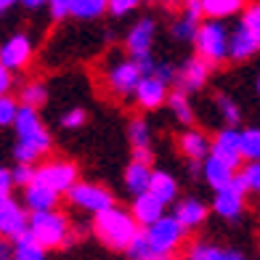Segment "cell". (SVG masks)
I'll return each instance as SVG.
<instances>
[{"label": "cell", "mask_w": 260, "mask_h": 260, "mask_svg": "<svg viewBox=\"0 0 260 260\" xmlns=\"http://www.w3.org/2000/svg\"><path fill=\"white\" fill-rule=\"evenodd\" d=\"M11 127H14V133H16V144H14V159L16 162L38 165L45 154H51L53 136H51V130L45 127L40 109L19 104Z\"/></svg>", "instance_id": "cell-1"}, {"label": "cell", "mask_w": 260, "mask_h": 260, "mask_svg": "<svg viewBox=\"0 0 260 260\" xmlns=\"http://www.w3.org/2000/svg\"><path fill=\"white\" fill-rule=\"evenodd\" d=\"M93 234H96V239L109 247V250H120L125 252V247L130 244L138 236L141 226L136 223V218L130 215V210H122V207H106L101 212L93 215Z\"/></svg>", "instance_id": "cell-2"}, {"label": "cell", "mask_w": 260, "mask_h": 260, "mask_svg": "<svg viewBox=\"0 0 260 260\" xmlns=\"http://www.w3.org/2000/svg\"><path fill=\"white\" fill-rule=\"evenodd\" d=\"M27 234L45 250H61V247L72 244V223L64 212L53 210H40V212H29L27 220Z\"/></svg>", "instance_id": "cell-3"}, {"label": "cell", "mask_w": 260, "mask_h": 260, "mask_svg": "<svg viewBox=\"0 0 260 260\" xmlns=\"http://www.w3.org/2000/svg\"><path fill=\"white\" fill-rule=\"evenodd\" d=\"M191 43L197 48V56L205 58L210 67H220L229 58V29L218 19L199 21L197 35H194Z\"/></svg>", "instance_id": "cell-4"}, {"label": "cell", "mask_w": 260, "mask_h": 260, "mask_svg": "<svg viewBox=\"0 0 260 260\" xmlns=\"http://www.w3.org/2000/svg\"><path fill=\"white\" fill-rule=\"evenodd\" d=\"M141 234H144V239L151 250L159 252V255H168V257H173V252L178 250L186 239V229L175 220V215L157 218L154 223H149V226L141 229Z\"/></svg>", "instance_id": "cell-5"}, {"label": "cell", "mask_w": 260, "mask_h": 260, "mask_svg": "<svg viewBox=\"0 0 260 260\" xmlns=\"http://www.w3.org/2000/svg\"><path fill=\"white\" fill-rule=\"evenodd\" d=\"M32 181L53 188L56 194H67L80 181V168L72 159H45L43 165H35Z\"/></svg>", "instance_id": "cell-6"}, {"label": "cell", "mask_w": 260, "mask_h": 260, "mask_svg": "<svg viewBox=\"0 0 260 260\" xmlns=\"http://www.w3.org/2000/svg\"><path fill=\"white\" fill-rule=\"evenodd\" d=\"M67 199H69L72 207H77L80 212H90V215H96V212L117 205L114 194L109 191V188L101 186V183H90V181H77L67 191Z\"/></svg>", "instance_id": "cell-7"}, {"label": "cell", "mask_w": 260, "mask_h": 260, "mask_svg": "<svg viewBox=\"0 0 260 260\" xmlns=\"http://www.w3.org/2000/svg\"><path fill=\"white\" fill-rule=\"evenodd\" d=\"M247 194H250L247 191V183L242 178V173L236 170L231 183L218 188L215 197H212V212L223 220H239L242 212H244V197Z\"/></svg>", "instance_id": "cell-8"}, {"label": "cell", "mask_w": 260, "mask_h": 260, "mask_svg": "<svg viewBox=\"0 0 260 260\" xmlns=\"http://www.w3.org/2000/svg\"><path fill=\"white\" fill-rule=\"evenodd\" d=\"M141 77H144V75H141L138 64L130 56L117 58V61L106 69V85H109V90L114 93V96H120V99L133 96V90H136Z\"/></svg>", "instance_id": "cell-9"}, {"label": "cell", "mask_w": 260, "mask_h": 260, "mask_svg": "<svg viewBox=\"0 0 260 260\" xmlns=\"http://www.w3.org/2000/svg\"><path fill=\"white\" fill-rule=\"evenodd\" d=\"M32 53H35V43L27 32H16L6 43H0V64L8 67L11 72H19V69L29 67Z\"/></svg>", "instance_id": "cell-10"}, {"label": "cell", "mask_w": 260, "mask_h": 260, "mask_svg": "<svg viewBox=\"0 0 260 260\" xmlns=\"http://www.w3.org/2000/svg\"><path fill=\"white\" fill-rule=\"evenodd\" d=\"M27 220H29V212L24 205L16 202L11 194L0 197V236L14 242L16 236L27 234Z\"/></svg>", "instance_id": "cell-11"}, {"label": "cell", "mask_w": 260, "mask_h": 260, "mask_svg": "<svg viewBox=\"0 0 260 260\" xmlns=\"http://www.w3.org/2000/svg\"><path fill=\"white\" fill-rule=\"evenodd\" d=\"M210 69L212 67L205 61V58L191 56V58H186V61H183L181 69H175V82H173V85L186 90V93H197V90H202L207 85Z\"/></svg>", "instance_id": "cell-12"}, {"label": "cell", "mask_w": 260, "mask_h": 260, "mask_svg": "<svg viewBox=\"0 0 260 260\" xmlns=\"http://www.w3.org/2000/svg\"><path fill=\"white\" fill-rule=\"evenodd\" d=\"M210 154L218 157L229 165V168L239 170L242 168V149H239V130L236 127H223L215 133V138L210 141Z\"/></svg>", "instance_id": "cell-13"}, {"label": "cell", "mask_w": 260, "mask_h": 260, "mask_svg": "<svg viewBox=\"0 0 260 260\" xmlns=\"http://www.w3.org/2000/svg\"><path fill=\"white\" fill-rule=\"evenodd\" d=\"M168 93H170L168 82L157 80L154 75H144V77L138 80L136 90H133V99H136V104L144 112H154V109H159V106H165Z\"/></svg>", "instance_id": "cell-14"}, {"label": "cell", "mask_w": 260, "mask_h": 260, "mask_svg": "<svg viewBox=\"0 0 260 260\" xmlns=\"http://www.w3.org/2000/svg\"><path fill=\"white\" fill-rule=\"evenodd\" d=\"M154 35H157V21L149 19V16H141L136 24L125 32V51H127V56L136 58V56L151 53Z\"/></svg>", "instance_id": "cell-15"}, {"label": "cell", "mask_w": 260, "mask_h": 260, "mask_svg": "<svg viewBox=\"0 0 260 260\" xmlns=\"http://www.w3.org/2000/svg\"><path fill=\"white\" fill-rule=\"evenodd\" d=\"M207 205L202 202V199H197V197H186V199H175V210H173V215H175V220L181 223V226L186 229V231H194V229H199L202 223L207 220Z\"/></svg>", "instance_id": "cell-16"}, {"label": "cell", "mask_w": 260, "mask_h": 260, "mask_svg": "<svg viewBox=\"0 0 260 260\" xmlns=\"http://www.w3.org/2000/svg\"><path fill=\"white\" fill-rule=\"evenodd\" d=\"M58 197L53 188L43 186L38 181H29L24 186V194H21V205L27 207V212H40V210H53L58 205Z\"/></svg>", "instance_id": "cell-17"}, {"label": "cell", "mask_w": 260, "mask_h": 260, "mask_svg": "<svg viewBox=\"0 0 260 260\" xmlns=\"http://www.w3.org/2000/svg\"><path fill=\"white\" fill-rule=\"evenodd\" d=\"M257 53H260V43L242 24L234 32H229V58L231 61H250Z\"/></svg>", "instance_id": "cell-18"}, {"label": "cell", "mask_w": 260, "mask_h": 260, "mask_svg": "<svg viewBox=\"0 0 260 260\" xmlns=\"http://www.w3.org/2000/svg\"><path fill=\"white\" fill-rule=\"evenodd\" d=\"M130 215H133L136 223H138L141 229H144V226H149V223H154L157 218L165 215V205L159 202L154 194L144 191V194H136V197H133V205H130Z\"/></svg>", "instance_id": "cell-19"}, {"label": "cell", "mask_w": 260, "mask_h": 260, "mask_svg": "<svg viewBox=\"0 0 260 260\" xmlns=\"http://www.w3.org/2000/svg\"><path fill=\"white\" fill-rule=\"evenodd\" d=\"M234 173H236L234 168H229L223 159L212 157V154H207V157L202 159V178H205V183L212 188V191H218V188L229 186L231 178H234Z\"/></svg>", "instance_id": "cell-20"}, {"label": "cell", "mask_w": 260, "mask_h": 260, "mask_svg": "<svg viewBox=\"0 0 260 260\" xmlns=\"http://www.w3.org/2000/svg\"><path fill=\"white\" fill-rule=\"evenodd\" d=\"M178 149H181V154H183L186 159L202 162V159L210 154V138L202 133V130L188 127L186 133H181V138H178Z\"/></svg>", "instance_id": "cell-21"}, {"label": "cell", "mask_w": 260, "mask_h": 260, "mask_svg": "<svg viewBox=\"0 0 260 260\" xmlns=\"http://www.w3.org/2000/svg\"><path fill=\"white\" fill-rule=\"evenodd\" d=\"M146 191L154 194L159 202L168 207V205H173L175 199H178V181H175L170 173H165V170H151V178H149V188H146Z\"/></svg>", "instance_id": "cell-22"}, {"label": "cell", "mask_w": 260, "mask_h": 260, "mask_svg": "<svg viewBox=\"0 0 260 260\" xmlns=\"http://www.w3.org/2000/svg\"><path fill=\"white\" fill-rule=\"evenodd\" d=\"M151 165H146V162H138V159H130L127 162V168H125V188L130 194H144L146 188H149V178H151Z\"/></svg>", "instance_id": "cell-23"}, {"label": "cell", "mask_w": 260, "mask_h": 260, "mask_svg": "<svg viewBox=\"0 0 260 260\" xmlns=\"http://www.w3.org/2000/svg\"><path fill=\"white\" fill-rule=\"evenodd\" d=\"M170 106V112L175 114V120H178L181 125H186V127H194V109H191V101H188V93L186 90H181V88H173L170 93H168V101H165Z\"/></svg>", "instance_id": "cell-24"}, {"label": "cell", "mask_w": 260, "mask_h": 260, "mask_svg": "<svg viewBox=\"0 0 260 260\" xmlns=\"http://www.w3.org/2000/svg\"><path fill=\"white\" fill-rule=\"evenodd\" d=\"M11 260H48V250L40 247L29 234H21L14 239V255Z\"/></svg>", "instance_id": "cell-25"}, {"label": "cell", "mask_w": 260, "mask_h": 260, "mask_svg": "<svg viewBox=\"0 0 260 260\" xmlns=\"http://www.w3.org/2000/svg\"><path fill=\"white\" fill-rule=\"evenodd\" d=\"M205 19H229L244 8V0H199Z\"/></svg>", "instance_id": "cell-26"}, {"label": "cell", "mask_w": 260, "mask_h": 260, "mask_svg": "<svg viewBox=\"0 0 260 260\" xmlns=\"http://www.w3.org/2000/svg\"><path fill=\"white\" fill-rule=\"evenodd\" d=\"M106 14V0H72L69 3V16L80 21H93Z\"/></svg>", "instance_id": "cell-27"}, {"label": "cell", "mask_w": 260, "mask_h": 260, "mask_svg": "<svg viewBox=\"0 0 260 260\" xmlns=\"http://www.w3.org/2000/svg\"><path fill=\"white\" fill-rule=\"evenodd\" d=\"M19 101L24 106H35V109H40V106H45V101H48V88H45L43 80H29L21 85L19 90Z\"/></svg>", "instance_id": "cell-28"}, {"label": "cell", "mask_w": 260, "mask_h": 260, "mask_svg": "<svg viewBox=\"0 0 260 260\" xmlns=\"http://www.w3.org/2000/svg\"><path fill=\"white\" fill-rule=\"evenodd\" d=\"M127 144L133 149L151 146V127L144 117H133V120L127 122Z\"/></svg>", "instance_id": "cell-29"}, {"label": "cell", "mask_w": 260, "mask_h": 260, "mask_svg": "<svg viewBox=\"0 0 260 260\" xmlns=\"http://www.w3.org/2000/svg\"><path fill=\"white\" fill-rule=\"evenodd\" d=\"M215 106H218V114L226 127H239L242 122V109L239 104H236L231 96H226V93H218L215 96Z\"/></svg>", "instance_id": "cell-30"}, {"label": "cell", "mask_w": 260, "mask_h": 260, "mask_svg": "<svg viewBox=\"0 0 260 260\" xmlns=\"http://www.w3.org/2000/svg\"><path fill=\"white\" fill-rule=\"evenodd\" d=\"M239 149H242V159L247 162L260 159V127L239 130Z\"/></svg>", "instance_id": "cell-31"}, {"label": "cell", "mask_w": 260, "mask_h": 260, "mask_svg": "<svg viewBox=\"0 0 260 260\" xmlns=\"http://www.w3.org/2000/svg\"><path fill=\"white\" fill-rule=\"evenodd\" d=\"M125 252H127V260H170L168 255H159V252L151 250V247L146 244V239H144V234H141V231H138L136 239L125 247Z\"/></svg>", "instance_id": "cell-32"}, {"label": "cell", "mask_w": 260, "mask_h": 260, "mask_svg": "<svg viewBox=\"0 0 260 260\" xmlns=\"http://www.w3.org/2000/svg\"><path fill=\"white\" fill-rule=\"evenodd\" d=\"M197 27H199V21L188 19V16H181L178 21H173V24H170V35L178 43H191L194 35H197Z\"/></svg>", "instance_id": "cell-33"}, {"label": "cell", "mask_w": 260, "mask_h": 260, "mask_svg": "<svg viewBox=\"0 0 260 260\" xmlns=\"http://www.w3.org/2000/svg\"><path fill=\"white\" fill-rule=\"evenodd\" d=\"M239 24L260 43V3H252V6L242 8V21Z\"/></svg>", "instance_id": "cell-34"}, {"label": "cell", "mask_w": 260, "mask_h": 260, "mask_svg": "<svg viewBox=\"0 0 260 260\" xmlns=\"http://www.w3.org/2000/svg\"><path fill=\"white\" fill-rule=\"evenodd\" d=\"M218 255H220V247L210 242H194L186 250V260H218Z\"/></svg>", "instance_id": "cell-35"}, {"label": "cell", "mask_w": 260, "mask_h": 260, "mask_svg": "<svg viewBox=\"0 0 260 260\" xmlns=\"http://www.w3.org/2000/svg\"><path fill=\"white\" fill-rule=\"evenodd\" d=\"M88 122V112L82 109V106H72V109H67L61 114V127L64 130H80V127H85Z\"/></svg>", "instance_id": "cell-36"}, {"label": "cell", "mask_w": 260, "mask_h": 260, "mask_svg": "<svg viewBox=\"0 0 260 260\" xmlns=\"http://www.w3.org/2000/svg\"><path fill=\"white\" fill-rule=\"evenodd\" d=\"M16 109H19V101L11 96V93H3V96H0V127H11V125H14Z\"/></svg>", "instance_id": "cell-37"}, {"label": "cell", "mask_w": 260, "mask_h": 260, "mask_svg": "<svg viewBox=\"0 0 260 260\" xmlns=\"http://www.w3.org/2000/svg\"><path fill=\"white\" fill-rule=\"evenodd\" d=\"M239 173H242V178H244V183H247V191L260 194V159L247 162L244 168H239Z\"/></svg>", "instance_id": "cell-38"}, {"label": "cell", "mask_w": 260, "mask_h": 260, "mask_svg": "<svg viewBox=\"0 0 260 260\" xmlns=\"http://www.w3.org/2000/svg\"><path fill=\"white\" fill-rule=\"evenodd\" d=\"M138 6H141V0H106V11H109L114 19L133 14Z\"/></svg>", "instance_id": "cell-39"}, {"label": "cell", "mask_w": 260, "mask_h": 260, "mask_svg": "<svg viewBox=\"0 0 260 260\" xmlns=\"http://www.w3.org/2000/svg\"><path fill=\"white\" fill-rule=\"evenodd\" d=\"M32 178H35V165L16 162L14 168H11V181H14V186H21V188H24Z\"/></svg>", "instance_id": "cell-40"}, {"label": "cell", "mask_w": 260, "mask_h": 260, "mask_svg": "<svg viewBox=\"0 0 260 260\" xmlns=\"http://www.w3.org/2000/svg\"><path fill=\"white\" fill-rule=\"evenodd\" d=\"M69 3H72V0H45V6L51 11V19L53 21L69 19Z\"/></svg>", "instance_id": "cell-41"}, {"label": "cell", "mask_w": 260, "mask_h": 260, "mask_svg": "<svg viewBox=\"0 0 260 260\" xmlns=\"http://www.w3.org/2000/svg\"><path fill=\"white\" fill-rule=\"evenodd\" d=\"M151 75H154L157 80H162V82H168V85H173L175 82V67H170L168 61H154Z\"/></svg>", "instance_id": "cell-42"}, {"label": "cell", "mask_w": 260, "mask_h": 260, "mask_svg": "<svg viewBox=\"0 0 260 260\" xmlns=\"http://www.w3.org/2000/svg\"><path fill=\"white\" fill-rule=\"evenodd\" d=\"M183 16L194 19V21H202V19H205V14H202V3H199V0H186Z\"/></svg>", "instance_id": "cell-43"}, {"label": "cell", "mask_w": 260, "mask_h": 260, "mask_svg": "<svg viewBox=\"0 0 260 260\" xmlns=\"http://www.w3.org/2000/svg\"><path fill=\"white\" fill-rule=\"evenodd\" d=\"M11 88H14V72L0 64V96H3V93H11Z\"/></svg>", "instance_id": "cell-44"}, {"label": "cell", "mask_w": 260, "mask_h": 260, "mask_svg": "<svg viewBox=\"0 0 260 260\" xmlns=\"http://www.w3.org/2000/svg\"><path fill=\"white\" fill-rule=\"evenodd\" d=\"M14 191V181H11V168H3L0 165V194H11Z\"/></svg>", "instance_id": "cell-45"}, {"label": "cell", "mask_w": 260, "mask_h": 260, "mask_svg": "<svg viewBox=\"0 0 260 260\" xmlns=\"http://www.w3.org/2000/svg\"><path fill=\"white\" fill-rule=\"evenodd\" d=\"M130 159H138V162L151 165V162H154V151H151V146H146V149H133V157H130Z\"/></svg>", "instance_id": "cell-46"}, {"label": "cell", "mask_w": 260, "mask_h": 260, "mask_svg": "<svg viewBox=\"0 0 260 260\" xmlns=\"http://www.w3.org/2000/svg\"><path fill=\"white\" fill-rule=\"evenodd\" d=\"M11 255H14V242L0 236V260H11Z\"/></svg>", "instance_id": "cell-47"}, {"label": "cell", "mask_w": 260, "mask_h": 260, "mask_svg": "<svg viewBox=\"0 0 260 260\" xmlns=\"http://www.w3.org/2000/svg\"><path fill=\"white\" fill-rule=\"evenodd\" d=\"M218 260H247V257H244L239 250H229V247H220Z\"/></svg>", "instance_id": "cell-48"}, {"label": "cell", "mask_w": 260, "mask_h": 260, "mask_svg": "<svg viewBox=\"0 0 260 260\" xmlns=\"http://www.w3.org/2000/svg\"><path fill=\"white\" fill-rule=\"evenodd\" d=\"M19 6L27 8V11H38V8L45 6V0H19Z\"/></svg>", "instance_id": "cell-49"}, {"label": "cell", "mask_w": 260, "mask_h": 260, "mask_svg": "<svg viewBox=\"0 0 260 260\" xmlns=\"http://www.w3.org/2000/svg\"><path fill=\"white\" fill-rule=\"evenodd\" d=\"M14 6H19V0H0V16L8 14V11L14 8Z\"/></svg>", "instance_id": "cell-50"}, {"label": "cell", "mask_w": 260, "mask_h": 260, "mask_svg": "<svg viewBox=\"0 0 260 260\" xmlns=\"http://www.w3.org/2000/svg\"><path fill=\"white\" fill-rule=\"evenodd\" d=\"M257 93H260V75H257Z\"/></svg>", "instance_id": "cell-51"}, {"label": "cell", "mask_w": 260, "mask_h": 260, "mask_svg": "<svg viewBox=\"0 0 260 260\" xmlns=\"http://www.w3.org/2000/svg\"><path fill=\"white\" fill-rule=\"evenodd\" d=\"M0 197H3V194H0Z\"/></svg>", "instance_id": "cell-52"}]
</instances>
